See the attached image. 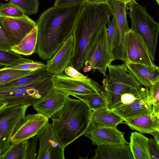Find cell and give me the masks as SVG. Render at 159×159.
I'll list each match as a JSON object with an SVG mask.
<instances>
[{
    "label": "cell",
    "instance_id": "cell-1",
    "mask_svg": "<svg viewBox=\"0 0 159 159\" xmlns=\"http://www.w3.org/2000/svg\"><path fill=\"white\" fill-rule=\"evenodd\" d=\"M82 4L53 6L43 12L37 22V42L36 52L47 61L72 34Z\"/></svg>",
    "mask_w": 159,
    "mask_h": 159
},
{
    "label": "cell",
    "instance_id": "cell-2",
    "mask_svg": "<svg viewBox=\"0 0 159 159\" xmlns=\"http://www.w3.org/2000/svg\"><path fill=\"white\" fill-rule=\"evenodd\" d=\"M112 16L107 4H82L72 34L74 48L69 66L78 71L83 69L88 52Z\"/></svg>",
    "mask_w": 159,
    "mask_h": 159
},
{
    "label": "cell",
    "instance_id": "cell-3",
    "mask_svg": "<svg viewBox=\"0 0 159 159\" xmlns=\"http://www.w3.org/2000/svg\"><path fill=\"white\" fill-rule=\"evenodd\" d=\"M92 112L82 100L67 96L64 106L51 118L52 129L65 149L84 135L91 122Z\"/></svg>",
    "mask_w": 159,
    "mask_h": 159
},
{
    "label": "cell",
    "instance_id": "cell-4",
    "mask_svg": "<svg viewBox=\"0 0 159 159\" xmlns=\"http://www.w3.org/2000/svg\"><path fill=\"white\" fill-rule=\"evenodd\" d=\"M53 75L26 85L0 90V100L8 105L33 106L45 98L53 89Z\"/></svg>",
    "mask_w": 159,
    "mask_h": 159
},
{
    "label": "cell",
    "instance_id": "cell-5",
    "mask_svg": "<svg viewBox=\"0 0 159 159\" xmlns=\"http://www.w3.org/2000/svg\"><path fill=\"white\" fill-rule=\"evenodd\" d=\"M109 74L103 81L102 89L110 109L123 93L141 85L127 68L125 63L107 67Z\"/></svg>",
    "mask_w": 159,
    "mask_h": 159
},
{
    "label": "cell",
    "instance_id": "cell-6",
    "mask_svg": "<svg viewBox=\"0 0 159 159\" xmlns=\"http://www.w3.org/2000/svg\"><path fill=\"white\" fill-rule=\"evenodd\" d=\"M128 5L131 24L130 29L142 35L151 56L155 60L159 23L148 13L145 7L135 1Z\"/></svg>",
    "mask_w": 159,
    "mask_h": 159
},
{
    "label": "cell",
    "instance_id": "cell-7",
    "mask_svg": "<svg viewBox=\"0 0 159 159\" xmlns=\"http://www.w3.org/2000/svg\"><path fill=\"white\" fill-rule=\"evenodd\" d=\"M28 105H7L0 110V156L10 145L11 138L26 118Z\"/></svg>",
    "mask_w": 159,
    "mask_h": 159
},
{
    "label": "cell",
    "instance_id": "cell-8",
    "mask_svg": "<svg viewBox=\"0 0 159 159\" xmlns=\"http://www.w3.org/2000/svg\"><path fill=\"white\" fill-rule=\"evenodd\" d=\"M115 60L113 54L109 50L106 25L101 29L87 54L83 71L86 72L92 70L93 73L97 70L104 77L107 76V68Z\"/></svg>",
    "mask_w": 159,
    "mask_h": 159
},
{
    "label": "cell",
    "instance_id": "cell-9",
    "mask_svg": "<svg viewBox=\"0 0 159 159\" xmlns=\"http://www.w3.org/2000/svg\"><path fill=\"white\" fill-rule=\"evenodd\" d=\"M51 81L53 88L68 96L97 93L102 89L98 83L89 78L77 79L63 73L53 75Z\"/></svg>",
    "mask_w": 159,
    "mask_h": 159
},
{
    "label": "cell",
    "instance_id": "cell-10",
    "mask_svg": "<svg viewBox=\"0 0 159 159\" xmlns=\"http://www.w3.org/2000/svg\"><path fill=\"white\" fill-rule=\"evenodd\" d=\"M125 49L127 57L125 63L139 64L148 66H156L143 36L130 29L126 34Z\"/></svg>",
    "mask_w": 159,
    "mask_h": 159
},
{
    "label": "cell",
    "instance_id": "cell-11",
    "mask_svg": "<svg viewBox=\"0 0 159 159\" xmlns=\"http://www.w3.org/2000/svg\"><path fill=\"white\" fill-rule=\"evenodd\" d=\"M39 147L37 159H64L65 148L57 137L48 121L37 135Z\"/></svg>",
    "mask_w": 159,
    "mask_h": 159
},
{
    "label": "cell",
    "instance_id": "cell-12",
    "mask_svg": "<svg viewBox=\"0 0 159 159\" xmlns=\"http://www.w3.org/2000/svg\"><path fill=\"white\" fill-rule=\"evenodd\" d=\"M107 4L115 18L120 34L119 44L114 49L112 54L115 60H120L125 63L127 61L125 49V38L129 29L127 18V5L118 0H108Z\"/></svg>",
    "mask_w": 159,
    "mask_h": 159
},
{
    "label": "cell",
    "instance_id": "cell-13",
    "mask_svg": "<svg viewBox=\"0 0 159 159\" xmlns=\"http://www.w3.org/2000/svg\"><path fill=\"white\" fill-rule=\"evenodd\" d=\"M124 132L112 127L94 128L90 123L84 135L89 139L93 144L125 145L129 144L124 137Z\"/></svg>",
    "mask_w": 159,
    "mask_h": 159
},
{
    "label": "cell",
    "instance_id": "cell-14",
    "mask_svg": "<svg viewBox=\"0 0 159 159\" xmlns=\"http://www.w3.org/2000/svg\"><path fill=\"white\" fill-rule=\"evenodd\" d=\"M2 22L14 45L18 44L37 26V22L26 15L24 16L19 17L2 15Z\"/></svg>",
    "mask_w": 159,
    "mask_h": 159
},
{
    "label": "cell",
    "instance_id": "cell-15",
    "mask_svg": "<svg viewBox=\"0 0 159 159\" xmlns=\"http://www.w3.org/2000/svg\"><path fill=\"white\" fill-rule=\"evenodd\" d=\"M74 48V38L71 34L61 45L50 59L47 61L45 68L52 75L63 73L70 63Z\"/></svg>",
    "mask_w": 159,
    "mask_h": 159
},
{
    "label": "cell",
    "instance_id": "cell-16",
    "mask_svg": "<svg viewBox=\"0 0 159 159\" xmlns=\"http://www.w3.org/2000/svg\"><path fill=\"white\" fill-rule=\"evenodd\" d=\"M48 121V119L38 113L28 114L25 120L11 138V143L33 138Z\"/></svg>",
    "mask_w": 159,
    "mask_h": 159
},
{
    "label": "cell",
    "instance_id": "cell-17",
    "mask_svg": "<svg viewBox=\"0 0 159 159\" xmlns=\"http://www.w3.org/2000/svg\"><path fill=\"white\" fill-rule=\"evenodd\" d=\"M67 96L53 88L45 98L33 106L38 113L48 119L51 118L64 106Z\"/></svg>",
    "mask_w": 159,
    "mask_h": 159
},
{
    "label": "cell",
    "instance_id": "cell-18",
    "mask_svg": "<svg viewBox=\"0 0 159 159\" xmlns=\"http://www.w3.org/2000/svg\"><path fill=\"white\" fill-rule=\"evenodd\" d=\"M125 123L133 130L141 134L154 135L159 132V116L151 114H143L125 120Z\"/></svg>",
    "mask_w": 159,
    "mask_h": 159
},
{
    "label": "cell",
    "instance_id": "cell-19",
    "mask_svg": "<svg viewBox=\"0 0 159 159\" xmlns=\"http://www.w3.org/2000/svg\"><path fill=\"white\" fill-rule=\"evenodd\" d=\"M125 63L140 84L148 87L159 82L158 66H148L139 64Z\"/></svg>",
    "mask_w": 159,
    "mask_h": 159
},
{
    "label": "cell",
    "instance_id": "cell-20",
    "mask_svg": "<svg viewBox=\"0 0 159 159\" xmlns=\"http://www.w3.org/2000/svg\"><path fill=\"white\" fill-rule=\"evenodd\" d=\"M112 111L120 116L124 121L140 115L153 114L152 106L149 95L138 101Z\"/></svg>",
    "mask_w": 159,
    "mask_h": 159
},
{
    "label": "cell",
    "instance_id": "cell-21",
    "mask_svg": "<svg viewBox=\"0 0 159 159\" xmlns=\"http://www.w3.org/2000/svg\"><path fill=\"white\" fill-rule=\"evenodd\" d=\"M93 159H134L129 144L125 145H101L94 151Z\"/></svg>",
    "mask_w": 159,
    "mask_h": 159
},
{
    "label": "cell",
    "instance_id": "cell-22",
    "mask_svg": "<svg viewBox=\"0 0 159 159\" xmlns=\"http://www.w3.org/2000/svg\"><path fill=\"white\" fill-rule=\"evenodd\" d=\"M124 120L114 111L108 107L102 108L93 111L90 124L94 128H116Z\"/></svg>",
    "mask_w": 159,
    "mask_h": 159
},
{
    "label": "cell",
    "instance_id": "cell-23",
    "mask_svg": "<svg viewBox=\"0 0 159 159\" xmlns=\"http://www.w3.org/2000/svg\"><path fill=\"white\" fill-rule=\"evenodd\" d=\"M149 96L148 87L142 85L131 89L122 94L109 109L113 110L138 101Z\"/></svg>",
    "mask_w": 159,
    "mask_h": 159
},
{
    "label": "cell",
    "instance_id": "cell-24",
    "mask_svg": "<svg viewBox=\"0 0 159 159\" xmlns=\"http://www.w3.org/2000/svg\"><path fill=\"white\" fill-rule=\"evenodd\" d=\"M148 139L145 136L138 132L131 133L129 144L134 159H150Z\"/></svg>",
    "mask_w": 159,
    "mask_h": 159
},
{
    "label": "cell",
    "instance_id": "cell-25",
    "mask_svg": "<svg viewBox=\"0 0 159 159\" xmlns=\"http://www.w3.org/2000/svg\"><path fill=\"white\" fill-rule=\"evenodd\" d=\"M37 38V29L36 26L18 44L14 46L11 51L20 55H31L36 52Z\"/></svg>",
    "mask_w": 159,
    "mask_h": 159
},
{
    "label": "cell",
    "instance_id": "cell-26",
    "mask_svg": "<svg viewBox=\"0 0 159 159\" xmlns=\"http://www.w3.org/2000/svg\"><path fill=\"white\" fill-rule=\"evenodd\" d=\"M52 75L47 71L45 67L39 69L11 81L0 85V90L26 85Z\"/></svg>",
    "mask_w": 159,
    "mask_h": 159
},
{
    "label": "cell",
    "instance_id": "cell-27",
    "mask_svg": "<svg viewBox=\"0 0 159 159\" xmlns=\"http://www.w3.org/2000/svg\"><path fill=\"white\" fill-rule=\"evenodd\" d=\"M74 96L84 101L93 111L108 107V102L102 89L97 93L75 95Z\"/></svg>",
    "mask_w": 159,
    "mask_h": 159
},
{
    "label": "cell",
    "instance_id": "cell-28",
    "mask_svg": "<svg viewBox=\"0 0 159 159\" xmlns=\"http://www.w3.org/2000/svg\"><path fill=\"white\" fill-rule=\"evenodd\" d=\"M30 143L27 139L11 143L5 152L0 156V159H26Z\"/></svg>",
    "mask_w": 159,
    "mask_h": 159
},
{
    "label": "cell",
    "instance_id": "cell-29",
    "mask_svg": "<svg viewBox=\"0 0 159 159\" xmlns=\"http://www.w3.org/2000/svg\"><path fill=\"white\" fill-rule=\"evenodd\" d=\"M110 20L109 19L106 25L107 30V37L110 52L112 53L114 49L117 47L120 42V34L118 28L115 18Z\"/></svg>",
    "mask_w": 159,
    "mask_h": 159
},
{
    "label": "cell",
    "instance_id": "cell-30",
    "mask_svg": "<svg viewBox=\"0 0 159 159\" xmlns=\"http://www.w3.org/2000/svg\"><path fill=\"white\" fill-rule=\"evenodd\" d=\"M30 60L11 51L0 49V66H9L27 62Z\"/></svg>",
    "mask_w": 159,
    "mask_h": 159
},
{
    "label": "cell",
    "instance_id": "cell-31",
    "mask_svg": "<svg viewBox=\"0 0 159 159\" xmlns=\"http://www.w3.org/2000/svg\"><path fill=\"white\" fill-rule=\"evenodd\" d=\"M33 71L12 69H0V85L26 75Z\"/></svg>",
    "mask_w": 159,
    "mask_h": 159
},
{
    "label": "cell",
    "instance_id": "cell-32",
    "mask_svg": "<svg viewBox=\"0 0 159 159\" xmlns=\"http://www.w3.org/2000/svg\"><path fill=\"white\" fill-rule=\"evenodd\" d=\"M25 13L26 15L36 14L38 11V0H9Z\"/></svg>",
    "mask_w": 159,
    "mask_h": 159
},
{
    "label": "cell",
    "instance_id": "cell-33",
    "mask_svg": "<svg viewBox=\"0 0 159 159\" xmlns=\"http://www.w3.org/2000/svg\"><path fill=\"white\" fill-rule=\"evenodd\" d=\"M0 14L13 17H21L26 15L22 10L10 1L0 3Z\"/></svg>",
    "mask_w": 159,
    "mask_h": 159
},
{
    "label": "cell",
    "instance_id": "cell-34",
    "mask_svg": "<svg viewBox=\"0 0 159 159\" xmlns=\"http://www.w3.org/2000/svg\"><path fill=\"white\" fill-rule=\"evenodd\" d=\"M45 66L46 65L42 62L30 59L29 61L25 62L11 66L5 67L3 68L34 71L39 69L45 68Z\"/></svg>",
    "mask_w": 159,
    "mask_h": 159
},
{
    "label": "cell",
    "instance_id": "cell-35",
    "mask_svg": "<svg viewBox=\"0 0 159 159\" xmlns=\"http://www.w3.org/2000/svg\"><path fill=\"white\" fill-rule=\"evenodd\" d=\"M149 95L152 106V113L159 116V82L149 87Z\"/></svg>",
    "mask_w": 159,
    "mask_h": 159
},
{
    "label": "cell",
    "instance_id": "cell-36",
    "mask_svg": "<svg viewBox=\"0 0 159 159\" xmlns=\"http://www.w3.org/2000/svg\"><path fill=\"white\" fill-rule=\"evenodd\" d=\"M2 15L0 14V49L11 51L14 45L11 40L2 22Z\"/></svg>",
    "mask_w": 159,
    "mask_h": 159
},
{
    "label": "cell",
    "instance_id": "cell-37",
    "mask_svg": "<svg viewBox=\"0 0 159 159\" xmlns=\"http://www.w3.org/2000/svg\"><path fill=\"white\" fill-rule=\"evenodd\" d=\"M147 145L150 159H159V140L148 138Z\"/></svg>",
    "mask_w": 159,
    "mask_h": 159
},
{
    "label": "cell",
    "instance_id": "cell-38",
    "mask_svg": "<svg viewBox=\"0 0 159 159\" xmlns=\"http://www.w3.org/2000/svg\"><path fill=\"white\" fill-rule=\"evenodd\" d=\"M38 137H34L30 142L28 149L26 159H33L36 158V148Z\"/></svg>",
    "mask_w": 159,
    "mask_h": 159
},
{
    "label": "cell",
    "instance_id": "cell-39",
    "mask_svg": "<svg viewBox=\"0 0 159 159\" xmlns=\"http://www.w3.org/2000/svg\"><path fill=\"white\" fill-rule=\"evenodd\" d=\"M67 75L71 77L80 79H87L89 78L80 73L73 67L69 66L65 70Z\"/></svg>",
    "mask_w": 159,
    "mask_h": 159
},
{
    "label": "cell",
    "instance_id": "cell-40",
    "mask_svg": "<svg viewBox=\"0 0 159 159\" xmlns=\"http://www.w3.org/2000/svg\"><path fill=\"white\" fill-rule=\"evenodd\" d=\"M84 0H56L54 6H67L78 4H82Z\"/></svg>",
    "mask_w": 159,
    "mask_h": 159
},
{
    "label": "cell",
    "instance_id": "cell-41",
    "mask_svg": "<svg viewBox=\"0 0 159 159\" xmlns=\"http://www.w3.org/2000/svg\"><path fill=\"white\" fill-rule=\"evenodd\" d=\"M108 0H84L82 4L84 3H88L92 4H107Z\"/></svg>",
    "mask_w": 159,
    "mask_h": 159
},
{
    "label": "cell",
    "instance_id": "cell-42",
    "mask_svg": "<svg viewBox=\"0 0 159 159\" xmlns=\"http://www.w3.org/2000/svg\"><path fill=\"white\" fill-rule=\"evenodd\" d=\"M8 103L6 102H5L3 101L0 100V110L7 105Z\"/></svg>",
    "mask_w": 159,
    "mask_h": 159
},
{
    "label": "cell",
    "instance_id": "cell-43",
    "mask_svg": "<svg viewBox=\"0 0 159 159\" xmlns=\"http://www.w3.org/2000/svg\"><path fill=\"white\" fill-rule=\"evenodd\" d=\"M121 2H122L126 5L128 4L132 3L135 0H118Z\"/></svg>",
    "mask_w": 159,
    "mask_h": 159
},
{
    "label": "cell",
    "instance_id": "cell-44",
    "mask_svg": "<svg viewBox=\"0 0 159 159\" xmlns=\"http://www.w3.org/2000/svg\"><path fill=\"white\" fill-rule=\"evenodd\" d=\"M158 4H159V0H155Z\"/></svg>",
    "mask_w": 159,
    "mask_h": 159
}]
</instances>
